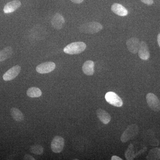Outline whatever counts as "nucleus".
<instances>
[{"label": "nucleus", "instance_id": "obj_1", "mask_svg": "<svg viewBox=\"0 0 160 160\" xmlns=\"http://www.w3.org/2000/svg\"><path fill=\"white\" fill-rule=\"evenodd\" d=\"M86 45L83 42H75L70 43L64 48V52L67 54H78L85 51Z\"/></svg>", "mask_w": 160, "mask_h": 160}, {"label": "nucleus", "instance_id": "obj_2", "mask_svg": "<svg viewBox=\"0 0 160 160\" xmlns=\"http://www.w3.org/2000/svg\"><path fill=\"white\" fill-rule=\"evenodd\" d=\"M102 29V26L97 22H90L85 23L81 25L79 27V30L81 32L90 34L97 33Z\"/></svg>", "mask_w": 160, "mask_h": 160}, {"label": "nucleus", "instance_id": "obj_3", "mask_svg": "<svg viewBox=\"0 0 160 160\" xmlns=\"http://www.w3.org/2000/svg\"><path fill=\"white\" fill-rule=\"evenodd\" d=\"M138 132V127L136 124H133L129 125L122 134L121 138V141L123 143L126 142L136 136Z\"/></svg>", "mask_w": 160, "mask_h": 160}, {"label": "nucleus", "instance_id": "obj_4", "mask_svg": "<svg viewBox=\"0 0 160 160\" xmlns=\"http://www.w3.org/2000/svg\"><path fill=\"white\" fill-rule=\"evenodd\" d=\"M146 101L149 108L156 112L160 111V102L158 98L152 93H149L146 95Z\"/></svg>", "mask_w": 160, "mask_h": 160}, {"label": "nucleus", "instance_id": "obj_5", "mask_svg": "<svg viewBox=\"0 0 160 160\" xmlns=\"http://www.w3.org/2000/svg\"><path fill=\"white\" fill-rule=\"evenodd\" d=\"M106 102L112 106L120 107L122 106L123 102L121 98L113 92H109L105 95Z\"/></svg>", "mask_w": 160, "mask_h": 160}, {"label": "nucleus", "instance_id": "obj_6", "mask_svg": "<svg viewBox=\"0 0 160 160\" xmlns=\"http://www.w3.org/2000/svg\"><path fill=\"white\" fill-rule=\"evenodd\" d=\"M65 146L64 138L59 136L55 137L52 141L51 149L52 151L55 153H60L62 151Z\"/></svg>", "mask_w": 160, "mask_h": 160}, {"label": "nucleus", "instance_id": "obj_7", "mask_svg": "<svg viewBox=\"0 0 160 160\" xmlns=\"http://www.w3.org/2000/svg\"><path fill=\"white\" fill-rule=\"evenodd\" d=\"M55 68V64L53 62H46L38 65L36 67V71L41 74H45L51 72Z\"/></svg>", "mask_w": 160, "mask_h": 160}, {"label": "nucleus", "instance_id": "obj_8", "mask_svg": "<svg viewBox=\"0 0 160 160\" xmlns=\"http://www.w3.org/2000/svg\"><path fill=\"white\" fill-rule=\"evenodd\" d=\"M21 70V67L18 65L12 67L3 75V80L5 81H9L14 79L19 74Z\"/></svg>", "mask_w": 160, "mask_h": 160}, {"label": "nucleus", "instance_id": "obj_9", "mask_svg": "<svg viewBox=\"0 0 160 160\" xmlns=\"http://www.w3.org/2000/svg\"><path fill=\"white\" fill-rule=\"evenodd\" d=\"M140 43L139 40L137 38H130L126 42L127 49L131 53L136 54L138 51Z\"/></svg>", "mask_w": 160, "mask_h": 160}, {"label": "nucleus", "instance_id": "obj_10", "mask_svg": "<svg viewBox=\"0 0 160 160\" xmlns=\"http://www.w3.org/2000/svg\"><path fill=\"white\" fill-rule=\"evenodd\" d=\"M138 56L141 59L147 60L150 58V53L148 46L145 42H140L138 49Z\"/></svg>", "mask_w": 160, "mask_h": 160}, {"label": "nucleus", "instance_id": "obj_11", "mask_svg": "<svg viewBox=\"0 0 160 160\" xmlns=\"http://www.w3.org/2000/svg\"><path fill=\"white\" fill-rule=\"evenodd\" d=\"M65 23V19L62 15L59 13L55 14L51 20L52 26L55 29H60L62 28Z\"/></svg>", "mask_w": 160, "mask_h": 160}, {"label": "nucleus", "instance_id": "obj_12", "mask_svg": "<svg viewBox=\"0 0 160 160\" xmlns=\"http://www.w3.org/2000/svg\"><path fill=\"white\" fill-rule=\"evenodd\" d=\"M21 2L18 0H14L9 2L4 6L3 11L5 13H10L13 12L21 6Z\"/></svg>", "mask_w": 160, "mask_h": 160}, {"label": "nucleus", "instance_id": "obj_13", "mask_svg": "<svg viewBox=\"0 0 160 160\" xmlns=\"http://www.w3.org/2000/svg\"><path fill=\"white\" fill-rule=\"evenodd\" d=\"M111 10L115 14L119 16L125 17L128 14L127 9L119 3H114L111 6Z\"/></svg>", "mask_w": 160, "mask_h": 160}, {"label": "nucleus", "instance_id": "obj_14", "mask_svg": "<svg viewBox=\"0 0 160 160\" xmlns=\"http://www.w3.org/2000/svg\"><path fill=\"white\" fill-rule=\"evenodd\" d=\"M96 114L100 121L104 124H108L111 121V116L108 112L104 109H98L97 110Z\"/></svg>", "mask_w": 160, "mask_h": 160}, {"label": "nucleus", "instance_id": "obj_15", "mask_svg": "<svg viewBox=\"0 0 160 160\" xmlns=\"http://www.w3.org/2000/svg\"><path fill=\"white\" fill-rule=\"evenodd\" d=\"M94 62L91 60H88L84 63L82 69L84 73L86 75L92 76L94 73Z\"/></svg>", "mask_w": 160, "mask_h": 160}, {"label": "nucleus", "instance_id": "obj_16", "mask_svg": "<svg viewBox=\"0 0 160 160\" xmlns=\"http://www.w3.org/2000/svg\"><path fill=\"white\" fill-rule=\"evenodd\" d=\"M10 114L12 118L17 122H22L24 119L22 112L16 108H12L10 109Z\"/></svg>", "mask_w": 160, "mask_h": 160}, {"label": "nucleus", "instance_id": "obj_17", "mask_svg": "<svg viewBox=\"0 0 160 160\" xmlns=\"http://www.w3.org/2000/svg\"><path fill=\"white\" fill-rule=\"evenodd\" d=\"M12 49L11 47H6L0 51V62H3L9 58L12 54Z\"/></svg>", "mask_w": 160, "mask_h": 160}, {"label": "nucleus", "instance_id": "obj_18", "mask_svg": "<svg viewBox=\"0 0 160 160\" xmlns=\"http://www.w3.org/2000/svg\"><path fill=\"white\" fill-rule=\"evenodd\" d=\"M147 160H160V148H156L149 151L146 157Z\"/></svg>", "mask_w": 160, "mask_h": 160}, {"label": "nucleus", "instance_id": "obj_19", "mask_svg": "<svg viewBox=\"0 0 160 160\" xmlns=\"http://www.w3.org/2000/svg\"><path fill=\"white\" fill-rule=\"evenodd\" d=\"M26 93L28 97L31 98L40 97L42 94V91L40 89L35 87L29 88Z\"/></svg>", "mask_w": 160, "mask_h": 160}, {"label": "nucleus", "instance_id": "obj_20", "mask_svg": "<svg viewBox=\"0 0 160 160\" xmlns=\"http://www.w3.org/2000/svg\"><path fill=\"white\" fill-rule=\"evenodd\" d=\"M125 157L126 159L129 160H133L137 157L134 153V146L132 144L129 145L128 149L125 152Z\"/></svg>", "mask_w": 160, "mask_h": 160}, {"label": "nucleus", "instance_id": "obj_21", "mask_svg": "<svg viewBox=\"0 0 160 160\" xmlns=\"http://www.w3.org/2000/svg\"><path fill=\"white\" fill-rule=\"evenodd\" d=\"M30 151L33 154L42 155L44 152V149L42 146L39 145H34L31 146Z\"/></svg>", "mask_w": 160, "mask_h": 160}, {"label": "nucleus", "instance_id": "obj_22", "mask_svg": "<svg viewBox=\"0 0 160 160\" xmlns=\"http://www.w3.org/2000/svg\"><path fill=\"white\" fill-rule=\"evenodd\" d=\"M142 2L146 4V5H148V6H151L154 3L153 0H140Z\"/></svg>", "mask_w": 160, "mask_h": 160}, {"label": "nucleus", "instance_id": "obj_23", "mask_svg": "<svg viewBox=\"0 0 160 160\" xmlns=\"http://www.w3.org/2000/svg\"><path fill=\"white\" fill-rule=\"evenodd\" d=\"M24 160H35V159L33 157L30 155L29 154H26V155L24 156Z\"/></svg>", "mask_w": 160, "mask_h": 160}, {"label": "nucleus", "instance_id": "obj_24", "mask_svg": "<svg viewBox=\"0 0 160 160\" xmlns=\"http://www.w3.org/2000/svg\"><path fill=\"white\" fill-rule=\"evenodd\" d=\"M112 160H122V159L121 158L117 156L114 155L111 158Z\"/></svg>", "mask_w": 160, "mask_h": 160}, {"label": "nucleus", "instance_id": "obj_25", "mask_svg": "<svg viewBox=\"0 0 160 160\" xmlns=\"http://www.w3.org/2000/svg\"><path fill=\"white\" fill-rule=\"evenodd\" d=\"M84 0H71L72 2L75 3V4H80Z\"/></svg>", "mask_w": 160, "mask_h": 160}, {"label": "nucleus", "instance_id": "obj_26", "mask_svg": "<svg viewBox=\"0 0 160 160\" xmlns=\"http://www.w3.org/2000/svg\"><path fill=\"white\" fill-rule=\"evenodd\" d=\"M157 41L158 44L159 46L160 47V33H159V34L158 35L157 38Z\"/></svg>", "mask_w": 160, "mask_h": 160}]
</instances>
